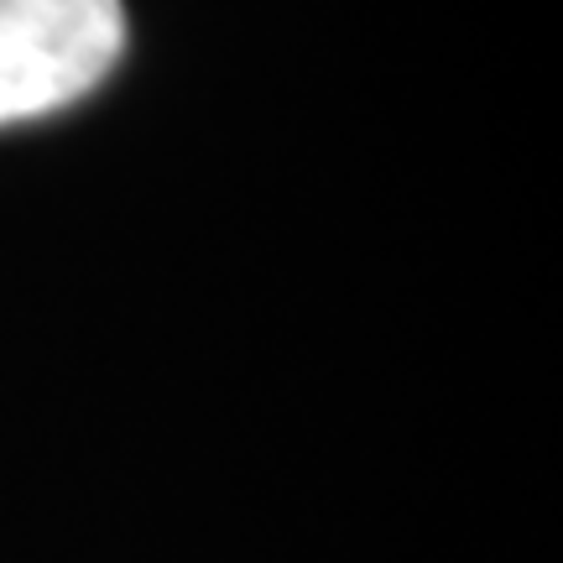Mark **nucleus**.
<instances>
[{
    "label": "nucleus",
    "instance_id": "1",
    "mask_svg": "<svg viewBox=\"0 0 563 563\" xmlns=\"http://www.w3.org/2000/svg\"><path fill=\"white\" fill-rule=\"evenodd\" d=\"M121 47V0H0V125L84 100Z\"/></svg>",
    "mask_w": 563,
    "mask_h": 563
}]
</instances>
